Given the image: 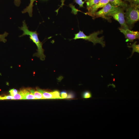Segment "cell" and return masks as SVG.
Returning a JSON list of instances; mask_svg holds the SVG:
<instances>
[{"label": "cell", "mask_w": 139, "mask_h": 139, "mask_svg": "<svg viewBox=\"0 0 139 139\" xmlns=\"http://www.w3.org/2000/svg\"><path fill=\"white\" fill-rule=\"evenodd\" d=\"M20 28L23 32V34L20 37L25 35L29 36L30 39L36 44L37 47V52L33 54V56L39 57L42 60H45L46 56L44 54V50L42 47V43L39 41L38 37V34L36 31L29 30L25 21H23L22 26Z\"/></svg>", "instance_id": "1"}, {"label": "cell", "mask_w": 139, "mask_h": 139, "mask_svg": "<svg viewBox=\"0 0 139 139\" xmlns=\"http://www.w3.org/2000/svg\"><path fill=\"white\" fill-rule=\"evenodd\" d=\"M102 32V31H99L94 32L89 35L87 36L86 35L83 31L80 30L78 33L74 34L75 36L73 39L76 40L82 39L92 42L94 45L97 43L100 44L103 47H104L105 46V42L103 40V37H98V35Z\"/></svg>", "instance_id": "2"}, {"label": "cell", "mask_w": 139, "mask_h": 139, "mask_svg": "<svg viewBox=\"0 0 139 139\" xmlns=\"http://www.w3.org/2000/svg\"><path fill=\"white\" fill-rule=\"evenodd\" d=\"M139 6H132L129 5L126 8L125 13L126 22L128 25L131 26L139 20Z\"/></svg>", "instance_id": "3"}, {"label": "cell", "mask_w": 139, "mask_h": 139, "mask_svg": "<svg viewBox=\"0 0 139 139\" xmlns=\"http://www.w3.org/2000/svg\"><path fill=\"white\" fill-rule=\"evenodd\" d=\"M125 9L120 7H116L113 10L109 13L107 17L109 19L110 16L112 17L115 20L118 22L121 26V28L124 29H129L125 19Z\"/></svg>", "instance_id": "4"}, {"label": "cell", "mask_w": 139, "mask_h": 139, "mask_svg": "<svg viewBox=\"0 0 139 139\" xmlns=\"http://www.w3.org/2000/svg\"><path fill=\"white\" fill-rule=\"evenodd\" d=\"M116 7L112 5L109 2L102 8L98 11L93 13L87 14L92 16L93 19L101 17L109 21L110 20L107 17V15L109 13L114 10Z\"/></svg>", "instance_id": "5"}, {"label": "cell", "mask_w": 139, "mask_h": 139, "mask_svg": "<svg viewBox=\"0 0 139 139\" xmlns=\"http://www.w3.org/2000/svg\"><path fill=\"white\" fill-rule=\"evenodd\" d=\"M119 29L125 35L127 41L132 42L134 40L139 39V32L138 31H132L129 29H124L121 28Z\"/></svg>", "instance_id": "6"}, {"label": "cell", "mask_w": 139, "mask_h": 139, "mask_svg": "<svg viewBox=\"0 0 139 139\" xmlns=\"http://www.w3.org/2000/svg\"><path fill=\"white\" fill-rule=\"evenodd\" d=\"M109 2L108 0H100L97 3L93 5L88 10V12L85 13L86 14L94 13L101 8H103Z\"/></svg>", "instance_id": "7"}, {"label": "cell", "mask_w": 139, "mask_h": 139, "mask_svg": "<svg viewBox=\"0 0 139 139\" xmlns=\"http://www.w3.org/2000/svg\"><path fill=\"white\" fill-rule=\"evenodd\" d=\"M19 92L22 96L23 99H37L30 92V89H21Z\"/></svg>", "instance_id": "8"}, {"label": "cell", "mask_w": 139, "mask_h": 139, "mask_svg": "<svg viewBox=\"0 0 139 139\" xmlns=\"http://www.w3.org/2000/svg\"><path fill=\"white\" fill-rule=\"evenodd\" d=\"M109 3L115 7H120L125 9L129 6L125 2L121 0H108Z\"/></svg>", "instance_id": "9"}, {"label": "cell", "mask_w": 139, "mask_h": 139, "mask_svg": "<svg viewBox=\"0 0 139 139\" xmlns=\"http://www.w3.org/2000/svg\"><path fill=\"white\" fill-rule=\"evenodd\" d=\"M37 90L42 94L44 99H54L52 92H49L39 89Z\"/></svg>", "instance_id": "10"}, {"label": "cell", "mask_w": 139, "mask_h": 139, "mask_svg": "<svg viewBox=\"0 0 139 139\" xmlns=\"http://www.w3.org/2000/svg\"><path fill=\"white\" fill-rule=\"evenodd\" d=\"M100 0H84L86 4V8L87 10L93 5L97 3Z\"/></svg>", "instance_id": "11"}, {"label": "cell", "mask_w": 139, "mask_h": 139, "mask_svg": "<svg viewBox=\"0 0 139 139\" xmlns=\"http://www.w3.org/2000/svg\"><path fill=\"white\" fill-rule=\"evenodd\" d=\"M30 91L37 99H44L42 94L38 91L32 89H30Z\"/></svg>", "instance_id": "12"}, {"label": "cell", "mask_w": 139, "mask_h": 139, "mask_svg": "<svg viewBox=\"0 0 139 139\" xmlns=\"http://www.w3.org/2000/svg\"><path fill=\"white\" fill-rule=\"evenodd\" d=\"M137 42V41H135L131 46H128L129 47L132 48H133L132 55L130 57L133 55L134 52H136L138 53H139V45L136 44Z\"/></svg>", "instance_id": "13"}, {"label": "cell", "mask_w": 139, "mask_h": 139, "mask_svg": "<svg viewBox=\"0 0 139 139\" xmlns=\"http://www.w3.org/2000/svg\"><path fill=\"white\" fill-rule=\"evenodd\" d=\"M82 98L87 99L91 98L92 97V94L91 92L89 91H86L83 92L82 94Z\"/></svg>", "instance_id": "14"}, {"label": "cell", "mask_w": 139, "mask_h": 139, "mask_svg": "<svg viewBox=\"0 0 139 139\" xmlns=\"http://www.w3.org/2000/svg\"><path fill=\"white\" fill-rule=\"evenodd\" d=\"M130 3V5L132 6H139V0H124Z\"/></svg>", "instance_id": "15"}, {"label": "cell", "mask_w": 139, "mask_h": 139, "mask_svg": "<svg viewBox=\"0 0 139 139\" xmlns=\"http://www.w3.org/2000/svg\"><path fill=\"white\" fill-rule=\"evenodd\" d=\"M54 99H62L60 94L59 91L57 90H55L52 92Z\"/></svg>", "instance_id": "16"}, {"label": "cell", "mask_w": 139, "mask_h": 139, "mask_svg": "<svg viewBox=\"0 0 139 139\" xmlns=\"http://www.w3.org/2000/svg\"><path fill=\"white\" fill-rule=\"evenodd\" d=\"M8 34V33L6 32H5L3 34H0V41L6 42L7 40L5 38L7 36Z\"/></svg>", "instance_id": "17"}, {"label": "cell", "mask_w": 139, "mask_h": 139, "mask_svg": "<svg viewBox=\"0 0 139 139\" xmlns=\"http://www.w3.org/2000/svg\"><path fill=\"white\" fill-rule=\"evenodd\" d=\"M13 97V99L14 100L23 99L22 96L19 91L14 95Z\"/></svg>", "instance_id": "18"}, {"label": "cell", "mask_w": 139, "mask_h": 139, "mask_svg": "<svg viewBox=\"0 0 139 139\" xmlns=\"http://www.w3.org/2000/svg\"><path fill=\"white\" fill-rule=\"evenodd\" d=\"M74 2L77 4L79 6V7H84L83 4L85 3L84 1L82 0H74Z\"/></svg>", "instance_id": "19"}, {"label": "cell", "mask_w": 139, "mask_h": 139, "mask_svg": "<svg viewBox=\"0 0 139 139\" xmlns=\"http://www.w3.org/2000/svg\"><path fill=\"white\" fill-rule=\"evenodd\" d=\"M60 96L62 99L66 98L67 93L65 91H63L60 93Z\"/></svg>", "instance_id": "20"}, {"label": "cell", "mask_w": 139, "mask_h": 139, "mask_svg": "<svg viewBox=\"0 0 139 139\" xmlns=\"http://www.w3.org/2000/svg\"><path fill=\"white\" fill-rule=\"evenodd\" d=\"M67 95L66 98H72L75 97V95L74 93L72 91L69 92Z\"/></svg>", "instance_id": "21"}, {"label": "cell", "mask_w": 139, "mask_h": 139, "mask_svg": "<svg viewBox=\"0 0 139 139\" xmlns=\"http://www.w3.org/2000/svg\"><path fill=\"white\" fill-rule=\"evenodd\" d=\"M9 92L11 95L13 96L16 94L18 92L16 89H13L10 90L9 91Z\"/></svg>", "instance_id": "22"}, {"label": "cell", "mask_w": 139, "mask_h": 139, "mask_svg": "<svg viewBox=\"0 0 139 139\" xmlns=\"http://www.w3.org/2000/svg\"><path fill=\"white\" fill-rule=\"evenodd\" d=\"M13 99V97L12 95H7L1 97L0 100Z\"/></svg>", "instance_id": "23"}, {"label": "cell", "mask_w": 139, "mask_h": 139, "mask_svg": "<svg viewBox=\"0 0 139 139\" xmlns=\"http://www.w3.org/2000/svg\"><path fill=\"white\" fill-rule=\"evenodd\" d=\"M61 2V4L60 6L56 10L55 12H56L57 14L58 13V12L59 9L60 8V7H62L64 5V2L65 0H60Z\"/></svg>", "instance_id": "24"}, {"label": "cell", "mask_w": 139, "mask_h": 139, "mask_svg": "<svg viewBox=\"0 0 139 139\" xmlns=\"http://www.w3.org/2000/svg\"><path fill=\"white\" fill-rule=\"evenodd\" d=\"M21 0H14V3L15 5L17 6H19L21 3Z\"/></svg>", "instance_id": "25"}, {"label": "cell", "mask_w": 139, "mask_h": 139, "mask_svg": "<svg viewBox=\"0 0 139 139\" xmlns=\"http://www.w3.org/2000/svg\"><path fill=\"white\" fill-rule=\"evenodd\" d=\"M1 96H0V100L1 99Z\"/></svg>", "instance_id": "26"}]
</instances>
